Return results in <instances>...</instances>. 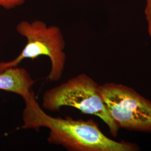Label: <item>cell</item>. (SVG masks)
<instances>
[{
    "label": "cell",
    "instance_id": "7",
    "mask_svg": "<svg viewBox=\"0 0 151 151\" xmlns=\"http://www.w3.org/2000/svg\"><path fill=\"white\" fill-rule=\"evenodd\" d=\"M145 15L147 22L148 32L151 38V0H146Z\"/></svg>",
    "mask_w": 151,
    "mask_h": 151
},
{
    "label": "cell",
    "instance_id": "2",
    "mask_svg": "<svg viewBox=\"0 0 151 151\" xmlns=\"http://www.w3.org/2000/svg\"><path fill=\"white\" fill-rule=\"evenodd\" d=\"M64 106L75 108L82 113L97 116L107 125L114 137L118 135L119 127L108 112L100 85L90 76L82 73L44 92L43 109L57 111Z\"/></svg>",
    "mask_w": 151,
    "mask_h": 151
},
{
    "label": "cell",
    "instance_id": "5",
    "mask_svg": "<svg viewBox=\"0 0 151 151\" xmlns=\"http://www.w3.org/2000/svg\"><path fill=\"white\" fill-rule=\"evenodd\" d=\"M35 82L24 68L15 67L0 72V90L12 92L20 96L24 102L33 93Z\"/></svg>",
    "mask_w": 151,
    "mask_h": 151
},
{
    "label": "cell",
    "instance_id": "1",
    "mask_svg": "<svg viewBox=\"0 0 151 151\" xmlns=\"http://www.w3.org/2000/svg\"><path fill=\"white\" fill-rule=\"evenodd\" d=\"M25 104L22 128L37 132L42 128L48 129L47 141L50 145L62 146L69 151H135L139 149L133 143L109 138L93 119L84 120L49 115L37 102L34 93Z\"/></svg>",
    "mask_w": 151,
    "mask_h": 151
},
{
    "label": "cell",
    "instance_id": "4",
    "mask_svg": "<svg viewBox=\"0 0 151 151\" xmlns=\"http://www.w3.org/2000/svg\"><path fill=\"white\" fill-rule=\"evenodd\" d=\"M100 90L119 129L151 133V100L130 87L113 82L100 85Z\"/></svg>",
    "mask_w": 151,
    "mask_h": 151
},
{
    "label": "cell",
    "instance_id": "3",
    "mask_svg": "<svg viewBox=\"0 0 151 151\" xmlns=\"http://www.w3.org/2000/svg\"><path fill=\"white\" fill-rule=\"evenodd\" d=\"M17 32L27 40L21 53L14 60L0 62V72L17 67L23 60H34L40 56L48 57L50 70L47 79L50 82L60 80L66 65L65 42L60 27L48 26L41 20L22 21L17 25Z\"/></svg>",
    "mask_w": 151,
    "mask_h": 151
},
{
    "label": "cell",
    "instance_id": "6",
    "mask_svg": "<svg viewBox=\"0 0 151 151\" xmlns=\"http://www.w3.org/2000/svg\"><path fill=\"white\" fill-rule=\"evenodd\" d=\"M27 0H0V7L5 9H12L23 5Z\"/></svg>",
    "mask_w": 151,
    "mask_h": 151
}]
</instances>
